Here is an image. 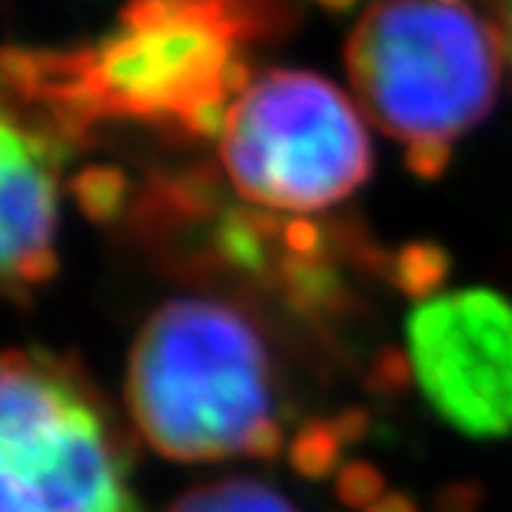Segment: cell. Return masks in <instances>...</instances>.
I'll return each instance as SVG.
<instances>
[{
  "label": "cell",
  "instance_id": "obj_1",
  "mask_svg": "<svg viewBox=\"0 0 512 512\" xmlns=\"http://www.w3.org/2000/svg\"><path fill=\"white\" fill-rule=\"evenodd\" d=\"M124 395L136 429L161 457L229 460L272 417L269 352L235 306L207 297L170 300L142 324Z\"/></svg>",
  "mask_w": 512,
  "mask_h": 512
},
{
  "label": "cell",
  "instance_id": "obj_2",
  "mask_svg": "<svg viewBox=\"0 0 512 512\" xmlns=\"http://www.w3.org/2000/svg\"><path fill=\"white\" fill-rule=\"evenodd\" d=\"M346 65L361 108L383 133L451 142L491 112L500 41L460 4L383 0L355 25Z\"/></svg>",
  "mask_w": 512,
  "mask_h": 512
},
{
  "label": "cell",
  "instance_id": "obj_3",
  "mask_svg": "<svg viewBox=\"0 0 512 512\" xmlns=\"http://www.w3.org/2000/svg\"><path fill=\"white\" fill-rule=\"evenodd\" d=\"M223 164L241 198L263 210L315 213L371 176V145L352 102L312 71H266L235 102Z\"/></svg>",
  "mask_w": 512,
  "mask_h": 512
},
{
  "label": "cell",
  "instance_id": "obj_4",
  "mask_svg": "<svg viewBox=\"0 0 512 512\" xmlns=\"http://www.w3.org/2000/svg\"><path fill=\"white\" fill-rule=\"evenodd\" d=\"M0 438L4 512H136L124 451L71 364L4 355Z\"/></svg>",
  "mask_w": 512,
  "mask_h": 512
},
{
  "label": "cell",
  "instance_id": "obj_5",
  "mask_svg": "<svg viewBox=\"0 0 512 512\" xmlns=\"http://www.w3.org/2000/svg\"><path fill=\"white\" fill-rule=\"evenodd\" d=\"M250 0H186L152 28H121L90 47L102 118L186 124L201 105L241 96L253 81L238 47L256 34Z\"/></svg>",
  "mask_w": 512,
  "mask_h": 512
},
{
  "label": "cell",
  "instance_id": "obj_6",
  "mask_svg": "<svg viewBox=\"0 0 512 512\" xmlns=\"http://www.w3.org/2000/svg\"><path fill=\"white\" fill-rule=\"evenodd\" d=\"M408 352L429 405L469 438L512 432V303L494 290H460L420 303Z\"/></svg>",
  "mask_w": 512,
  "mask_h": 512
},
{
  "label": "cell",
  "instance_id": "obj_7",
  "mask_svg": "<svg viewBox=\"0 0 512 512\" xmlns=\"http://www.w3.org/2000/svg\"><path fill=\"white\" fill-rule=\"evenodd\" d=\"M65 155L25 136L4 121L0 127V170H4V244L0 266L10 290L44 287L56 278V170Z\"/></svg>",
  "mask_w": 512,
  "mask_h": 512
},
{
  "label": "cell",
  "instance_id": "obj_8",
  "mask_svg": "<svg viewBox=\"0 0 512 512\" xmlns=\"http://www.w3.org/2000/svg\"><path fill=\"white\" fill-rule=\"evenodd\" d=\"M284 223L272 210H241L229 207L219 213L213 226V250L229 269H238L253 278H275L278 260L275 244H281Z\"/></svg>",
  "mask_w": 512,
  "mask_h": 512
},
{
  "label": "cell",
  "instance_id": "obj_9",
  "mask_svg": "<svg viewBox=\"0 0 512 512\" xmlns=\"http://www.w3.org/2000/svg\"><path fill=\"white\" fill-rule=\"evenodd\" d=\"M272 284L281 290V297L290 303V309L312 318L337 315L349 303V290L327 256L281 253Z\"/></svg>",
  "mask_w": 512,
  "mask_h": 512
},
{
  "label": "cell",
  "instance_id": "obj_10",
  "mask_svg": "<svg viewBox=\"0 0 512 512\" xmlns=\"http://www.w3.org/2000/svg\"><path fill=\"white\" fill-rule=\"evenodd\" d=\"M167 512H297L275 488L256 479H226L179 494Z\"/></svg>",
  "mask_w": 512,
  "mask_h": 512
},
{
  "label": "cell",
  "instance_id": "obj_11",
  "mask_svg": "<svg viewBox=\"0 0 512 512\" xmlns=\"http://www.w3.org/2000/svg\"><path fill=\"white\" fill-rule=\"evenodd\" d=\"M389 275L408 300L429 303L451 275V256L435 241H411L389 260Z\"/></svg>",
  "mask_w": 512,
  "mask_h": 512
},
{
  "label": "cell",
  "instance_id": "obj_12",
  "mask_svg": "<svg viewBox=\"0 0 512 512\" xmlns=\"http://www.w3.org/2000/svg\"><path fill=\"white\" fill-rule=\"evenodd\" d=\"M340 438L331 420H306L287 445L290 469L303 475L306 482H321L334 469H340Z\"/></svg>",
  "mask_w": 512,
  "mask_h": 512
},
{
  "label": "cell",
  "instance_id": "obj_13",
  "mask_svg": "<svg viewBox=\"0 0 512 512\" xmlns=\"http://www.w3.org/2000/svg\"><path fill=\"white\" fill-rule=\"evenodd\" d=\"M81 213L90 223H115L127 204V176L118 167H87L71 182Z\"/></svg>",
  "mask_w": 512,
  "mask_h": 512
},
{
  "label": "cell",
  "instance_id": "obj_14",
  "mask_svg": "<svg viewBox=\"0 0 512 512\" xmlns=\"http://www.w3.org/2000/svg\"><path fill=\"white\" fill-rule=\"evenodd\" d=\"M334 491H337V500L349 509H371L377 500L386 497V479L374 463L349 460L337 469Z\"/></svg>",
  "mask_w": 512,
  "mask_h": 512
},
{
  "label": "cell",
  "instance_id": "obj_15",
  "mask_svg": "<svg viewBox=\"0 0 512 512\" xmlns=\"http://www.w3.org/2000/svg\"><path fill=\"white\" fill-rule=\"evenodd\" d=\"M417 380L414 371V358L411 352H401L395 346H383L374 358H371V368H368V389L374 395H405L411 389V383Z\"/></svg>",
  "mask_w": 512,
  "mask_h": 512
},
{
  "label": "cell",
  "instance_id": "obj_16",
  "mask_svg": "<svg viewBox=\"0 0 512 512\" xmlns=\"http://www.w3.org/2000/svg\"><path fill=\"white\" fill-rule=\"evenodd\" d=\"M408 170L420 179H438L448 170L451 161V142L448 139H417L408 145Z\"/></svg>",
  "mask_w": 512,
  "mask_h": 512
},
{
  "label": "cell",
  "instance_id": "obj_17",
  "mask_svg": "<svg viewBox=\"0 0 512 512\" xmlns=\"http://www.w3.org/2000/svg\"><path fill=\"white\" fill-rule=\"evenodd\" d=\"M281 247L290 256H327V235L309 219H287L281 229Z\"/></svg>",
  "mask_w": 512,
  "mask_h": 512
},
{
  "label": "cell",
  "instance_id": "obj_18",
  "mask_svg": "<svg viewBox=\"0 0 512 512\" xmlns=\"http://www.w3.org/2000/svg\"><path fill=\"white\" fill-rule=\"evenodd\" d=\"M482 485L479 482H454L435 494V512H479Z\"/></svg>",
  "mask_w": 512,
  "mask_h": 512
},
{
  "label": "cell",
  "instance_id": "obj_19",
  "mask_svg": "<svg viewBox=\"0 0 512 512\" xmlns=\"http://www.w3.org/2000/svg\"><path fill=\"white\" fill-rule=\"evenodd\" d=\"M281 451H284V429H281V423L275 417H269V420H263L260 426H256L247 448H244V454L253 457V460H275Z\"/></svg>",
  "mask_w": 512,
  "mask_h": 512
},
{
  "label": "cell",
  "instance_id": "obj_20",
  "mask_svg": "<svg viewBox=\"0 0 512 512\" xmlns=\"http://www.w3.org/2000/svg\"><path fill=\"white\" fill-rule=\"evenodd\" d=\"M331 426H334V432H337V438H340V445L346 448V445H358V442H364L368 438V432H371V414L364 411V408H346V411H340L334 420H331Z\"/></svg>",
  "mask_w": 512,
  "mask_h": 512
},
{
  "label": "cell",
  "instance_id": "obj_21",
  "mask_svg": "<svg viewBox=\"0 0 512 512\" xmlns=\"http://www.w3.org/2000/svg\"><path fill=\"white\" fill-rule=\"evenodd\" d=\"M364 512H420V506L408 494H386L383 500H377L371 509H364Z\"/></svg>",
  "mask_w": 512,
  "mask_h": 512
},
{
  "label": "cell",
  "instance_id": "obj_22",
  "mask_svg": "<svg viewBox=\"0 0 512 512\" xmlns=\"http://www.w3.org/2000/svg\"><path fill=\"white\" fill-rule=\"evenodd\" d=\"M503 4V25H506V53L512 56V0H500Z\"/></svg>",
  "mask_w": 512,
  "mask_h": 512
},
{
  "label": "cell",
  "instance_id": "obj_23",
  "mask_svg": "<svg viewBox=\"0 0 512 512\" xmlns=\"http://www.w3.org/2000/svg\"><path fill=\"white\" fill-rule=\"evenodd\" d=\"M318 4L327 7L331 13H343V10H349V7L355 4V0H318Z\"/></svg>",
  "mask_w": 512,
  "mask_h": 512
},
{
  "label": "cell",
  "instance_id": "obj_24",
  "mask_svg": "<svg viewBox=\"0 0 512 512\" xmlns=\"http://www.w3.org/2000/svg\"><path fill=\"white\" fill-rule=\"evenodd\" d=\"M445 4H457V0H445Z\"/></svg>",
  "mask_w": 512,
  "mask_h": 512
}]
</instances>
